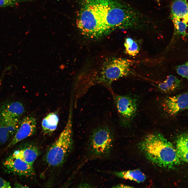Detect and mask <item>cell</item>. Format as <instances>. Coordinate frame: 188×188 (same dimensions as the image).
Instances as JSON below:
<instances>
[{"label":"cell","mask_w":188,"mask_h":188,"mask_svg":"<svg viewBox=\"0 0 188 188\" xmlns=\"http://www.w3.org/2000/svg\"><path fill=\"white\" fill-rule=\"evenodd\" d=\"M118 138L115 127L107 121L90 128L85 145V162L117 159L119 152Z\"/></svg>","instance_id":"6da1fadb"},{"label":"cell","mask_w":188,"mask_h":188,"mask_svg":"<svg viewBox=\"0 0 188 188\" xmlns=\"http://www.w3.org/2000/svg\"><path fill=\"white\" fill-rule=\"evenodd\" d=\"M139 148L146 158L160 167L172 169L180 163L175 148L160 133L146 136L139 144Z\"/></svg>","instance_id":"7a4b0ae2"},{"label":"cell","mask_w":188,"mask_h":188,"mask_svg":"<svg viewBox=\"0 0 188 188\" xmlns=\"http://www.w3.org/2000/svg\"><path fill=\"white\" fill-rule=\"evenodd\" d=\"M72 112L70 109L66 124L57 139L49 147L45 156L48 166L56 168L64 162L73 146Z\"/></svg>","instance_id":"3957f363"},{"label":"cell","mask_w":188,"mask_h":188,"mask_svg":"<svg viewBox=\"0 0 188 188\" xmlns=\"http://www.w3.org/2000/svg\"><path fill=\"white\" fill-rule=\"evenodd\" d=\"M131 62L128 60L115 58L105 63L100 75L90 80L91 87L97 84L104 86L110 92H114L111 84L114 81L127 75L130 70Z\"/></svg>","instance_id":"277c9868"},{"label":"cell","mask_w":188,"mask_h":188,"mask_svg":"<svg viewBox=\"0 0 188 188\" xmlns=\"http://www.w3.org/2000/svg\"><path fill=\"white\" fill-rule=\"evenodd\" d=\"M111 94L117 111L121 126L125 129L129 127L137 111V99L131 95H119L114 91Z\"/></svg>","instance_id":"5b68a950"},{"label":"cell","mask_w":188,"mask_h":188,"mask_svg":"<svg viewBox=\"0 0 188 188\" xmlns=\"http://www.w3.org/2000/svg\"><path fill=\"white\" fill-rule=\"evenodd\" d=\"M6 172L21 176L33 177L35 175L33 165L17 157L9 156L3 163Z\"/></svg>","instance_id":"8992f818"},{"label":"cell","mask_w":188,"mask_h":188,"mask_svg":"<svg viewBox=\"0 0 188 188\" xmlns=\"http://www.w3.org/2000/svg\"><path fill=\"white\" fill-rule=\"evenodd\" d=\"M37 128L36 118L32 116H26L20 120L19 127L7 148L11 147L26 138L33 135Z\"/></svg>","instance_id":"52a82bcc"},{"label":"cell","mask_w":188,"mask_h":188,"mask_svg":"<svg viewBox=\"0 0 188 188\" xmlns=\"http://www.w3.org/2000/svg\"><path fill=\"white\" fill-rule=\"evenodd\" d=\"M188 96L187 93L185 92L167 97L162 103L163 110L174 116L187 109Z\"/></svg>","instance_id":"ba28073f"},{"label":"cell","mask_w":188,"mask_h":188,"mask_svg":"<svg viewBox=\"0 0 188 188\" xmlns=\"http://www.w3.org/2000/svg\"><path fill=\"white\" fill-rule=\"evenodd\" d=\"M39 152L38 148L36 145L28 144L23 147L15 150L10 155L19 158L33 165Z\"/></svg>","instance_id":"9c48e42d"},{"label":"cell","mask_w":188,"mask_h":188,"mask_svg":"<svg viewBox=\"0 0 188 188\" xmlns=\"http://www.w3.org/2000/svg\"><path fill=\"white\" fill-rule=\"evenodd\" d=\"M101 172L111 175L120 178L129 180L138 183L144 181L146 179L144 174L138 169L121 171H102Z\"/></svg>","instance_id":"30bf717a"},{"label":"cell","mask_w":188,"mask_h":188,"mask_svg":"<svg viewBox=\"0 0 188 188\" xmlns=\"http://www.w3.org/2000/svg\"><path fill=\"white\" fill-rule=\"evenodd\" d=\"M171 17L187 23L188 4L186 0H174L171 5Z\"/></svg>","instance_id":"8fae6325"},{"label":"cell","mask_w":188,"mask_h":188,"mask_svg":"<svg viewBox=\"0 0 188 188\" xmlns=\"http://www.w3.org/2000/svg\"><path fill=\"white\" fill-rule=\"evenodd\" d=\"M25 108L19 101L4 103L0 108V112L3 115L20 118L24 113Z\"/></svg>","instance_id":"7c38bea8"},{"label":"cell","mask_w":188,"mask_h":188,"mask_svg":"<svg viewBox=\"0 0 188 188\" xmlns=\"http://www.w3.org/2000/svg\"><path fill=\"white\" fill-rule=\"evenodd\" d=\"M188 135L186 133H182L177 138L175 148L181 160L188 162Z\"/></svg>","instance_id":"4fadbf2b"},{"label":"cell","mask_w":188,"mask_h":188,"mask_svg":"<svg viewBox=\"0 0 188 188\" xmlns=\"http://www.w3.org/2000/svg\"><path fill=\"white\" fill-rule=\"evenodd\" d=\"M59 117L55 112L50 113L43 119L42 122V131L45 134H50L56 129L59 122Z\"/></svg>","instance_id":"5bb4252c"},{"label":"cell","mask_w":188,"mask_h":188,"mask_svg":"<svg viewBox=\"0 0 188 188\" xmlns=\"http://www.w3.org/2000/svg\"><path fill=\"white\" fill-rule=\"evenodd\" d=\"M180 81L174 75L168 76L165 80L159 84L158 87L161 91L165 92L173 91L180 87Z\"/></svg>","instance_id":"9a60e30c"},{"label":"cell","mask_w":188,"mask_h":188,"mask_svg":"<svg viewBox=\"0 0 188 188\" xmlns=\"http://www.w3.org/2000/svg\"><path fill=\"white\" fill-rule=\"evenodd\" d=\"M2 115L10 137H13L19 127L20 121V118Z\"/></svg>","instance_id":"2e32d148"},{"label":"cell","mask_w":188,"mask_h":188,"mask_svg":"<svg viewBox=\"0 0 188 188\" xmlns=\"http://www.w3.org/2000/svg\"><path fill=\"white\" fill-rule=\"evenodd\" d=\"M173 23L175 34L178 36H184L186 34L187 23L181 20L171 17Z\"/></svg>","instance_id":"e0dca14e"},{"label":"cell","mask_w":188,"mask_h":188,"mask_svg":"<svg viewBox=\"0 0 188 188\" xmlns=\"http://www.w3.org/2000/svg\"><path fill=\"white\" fill-rule=\"evenodd\" d=\"M10 137L4 119L0 112V144H5Z\"/></svg>","instance_id":"ac0fdd59"},{"label":"cell","mask_w":188,"mask_h":188,"mask_svg":"<svg viewBox=\"0 0 188 188\" xmlns=\"http://www.w3.org/2000/svg\"><path fill=\"white\" fill-rule=\"evenodd\" d=\"M124 45L126 52L130 55L136 56L139 52L138 44L131 38L126 39Z\"/></svg>","instance_id":"d6986e66"},{"label":"cell","mask_w":188,"mask_h":188,"mask_svg":"<svg viewBox=\"0 0 188 188\" xmlns=\"http://www.w3.org/2000/svg\"><path fill=\"white\" fill-rule=\"evenodd\" d=\"M33 0H0V7H12L21 3L31 1Z\"/></svg>","instance_id":"ffe728a7"},{"label":"cell","mask_w":188,"mask_h":188,"mask_svg":"<svg viewBox=\"0 0 188 188\" xmlns=\"http://www.w3.org/2000/svg\"><path fill=\"white\" fill-rule=\"evenodd\" d=\"M176 70L178 74L183 77L188 78V63L178 66Z\"/></svg>","instance_id":"44dd1931"},{"label":"cell","mask_w":188,"mask_h":188,"mask_svg":"<svg viewBox=\"0 0 188 188\" xmlns=\"http://www.w3.org/2000/svg\"><path fill=\"white\" fill-rule=\"evenodd\" d=\"M10 183L0 176V188H11Z\"/></svg>","instance_id":"7402d4cb"},{"label":"cell","mask_w":188,"mask_h":188,"mask_svg":"<svg viewBox=\"0 0 188 188\" xmlns=\"http://www.w3.org/2000/svg\"><path fill=\"white\" fill-rule=\"evenodd\" d=\"M133 187L124 184H119L113 186L111 187L113 188H131Z\"/></svg>","instance_id":"603a6c76"},{"label":"cell","mask_w":188,"mask_h":188,"mask_svg":"<svg viewBox=\"0 0 188 188\" xmlns=\"http://www.w3.org/2000/svg\"><path fill=\"white\" fill-rule=\"evenodd\" d=\"M15 187L17 188H23L27 187L25 186H24L20 184L16 183L15 185Z\"/></svg>","instance_id":"cb8c5ba5"}]
</instances>
